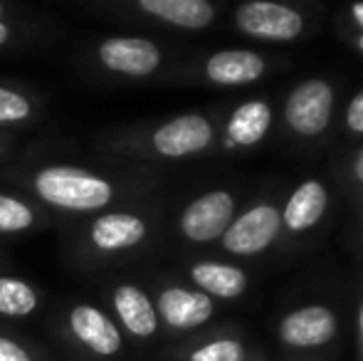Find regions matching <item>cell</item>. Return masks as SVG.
Wrapping results in <instances>:
<instances>
[{
  "label": "cell",
  "mask_w": 363,
  "mask_h": 361,
  "mask_svg": "<svg viewBox=\"0 0 363 361\" xmlns=\"http://www.w3.org/2000/svg\"><path fill=\"white\" fill-rule=\"evenodd\" d=\"M334 109V89L324 79H306L294 87L284 104V119L289 129L301 136H316L329 126Z\"/></svg>",
  "instance_id": "3957f363"
},
{
  "label": "cell",
  "mask_w": 363,
  "mask_h": 361,
  "mask_svg": "<svg viewBox=\"0 0 363 361\" xmlns=\"http://www.w3.org/2000/svg\"><path fill=\"white\" fill-rule=\"evenodd\" d=\"M69 324H72V332L77 334L79 342H84L91 352L101 354V357H109V354H116L121 347V334L99 309L94 307H77L69 317Z\"/></svg>",
  "instance_id": "7c38bea8"
},
{
  "label": "cell",
  "mask_w": 363,
  "mask_h": 361,
  "mask_svg": "<svg viewBox=\"0 0 363 361\" xmlns=\"http://www.w3.org/2000/svg\"><path fill=\"white\" fill-rule=\"evenodd\" d=\"M5 40H8V28H5V23L0 20V45H3Z\"/></svg>",
  "instance_id": "4316f807"
},
{
  "label": "cell",
  "mask_w": 363,
  "mask_h": 361,
  "mask_svg": "<svg viewBox=\"0 0 363 361\" xmlns=\"http://www.w3.org/2000/svg\"><path fill=\"white\" fill-rule=\"evenodd\" d=\"M242 344L235 339H218L206 347L196 349L191 354V361H242Z\"/></svg>",
  "instance_id": "ffe728a7"
},
{
  "label": "cell",
  "mask_w": 363,
  "mask_h": 361,
  "mask_svg": "<svg viewBox=\"0 0 363 361\" xmlns=\"http://www.w3.org/2000/svg\"><path fill=\"white\" fill-rule=\"evenodd\" d=\"M235 198L228 191H211L206 196L196 198L183 211L181 228L186 238L196 243H211L225 235V231L233 223Z\"/></svg>",
  "instance_id": "5b68a950"
},
{
  "label": "cell",
  "mask_w": 363,
  "mask_h": 361,
  "mask_svg": "<svg viewBox=\"0 0 363 361\" xmlns=\"http://www.w3.org/2000/svg\"><path fill=\"white\" fill-rule=\"evenodd\" d=\"M334 334L336 314L329 307H321V304H309V307L294 309V312H289L279 322L282 342L296 349L321 347V344L331 342Z\"/></svg>",
  "instance_id": "52a82bcc"
},
{
  "label": "cell",
  "mask_w": 363,
  "mask_h": 361,
  "mask_svg": "<svg viewBox=\"0 0 363 361\" xmlns=\"http://www.w3.org/2000/svg\"><path fill=\"white\" fill-rule=\"evenodd\" d=\"M213 141V126L201 114H183L178 119L163 124L153 134V146L161 156L168 159H181L188 154L208 149Z\"/></svg>",
  "instance_id": "8992f818"
},
{
  "label": "cell",
  "mask_w": 363,
  "mask_h": 361,
  "mask_svg": "<svg viewBox=\"0 0 363 361\" xmlns=\"http://www.w3.org/2000/svg\"><path fill=\"white\" fill-rule=\"evenodd\" d=\"M354 174H356V179L363 183V149L359 151V156H356V161H354Z\"/></svg>",
  "instance_id": "cb8c5ba5"
},
{
  "label": "cell",
  "mask_w": 363,
  "mask_h": 361,
  "mask_svg": "<svg viewBox=\"0 0 363 361\" xmlns=\"http://www.w3.org/2000/svg\"><path fill=\"white\" fill-rule=\"evenodd\" d=\"M326 206H329V193L321 181H304L289 196L287 208L282 213V223L291 233H301L314 228L321 221Z\"/></svg>",
  "instance_id": "8fae6325"
},
{
  "label": "cell",
  "mask_w": 363,
  "mask_h": 361,
  "mask_svg": "<svg viewBox=\"0 0 363 361\" xmlns=\"http://www.w3.org/2000/svg\"><path fill=\"white\" fill-rule=\"evenodd\" d=\"M161 317L176 329H193L213 317V299L203 292L171 287L158 297Z\"/></svg>",
  "instance_id": "9c48e42d"
},
{
  "label": "cell",
  "mask_w": 363,
  "mask_h": 361,
  "mask_svg": "<svg viewBox=\"0 0 363 361\" xmlns=\"http://www.w3.org/2000/svg\"><path fill=\"white\" fill-rule=\"evenodd\" d=\"M146 235V226L141 218L129 216V213H111L94 223L91 228V240L101 250H121L141 243Z\"/></svg>",
  "instance_id": "5bb4252c"
},
{
  "label": "cell",
  "mask_w": 363,
  "mask_h": 361,
  "mask_svg": "<svg viewBox=\"0 0 363 361\" xmlns=\"http://www.w3.org/2000/svg\"><path fill=\"white\" fill-rule=\"evenodd\" d=\"M33 226V211L23 201L0 196V233L25 231Z\"/></svg>",
  "instance_id": "d6986e66"
},
{
  "label": "cell",
  "mask_w": 363,
  "mask_h": 361,
  "mask_svg": "<svg viewBox=\"0 0 363 361\" xmlns=\"http://www.w3.org/2000/svg\"><path fill=\"white\" fill-rule=\"evenodd\" d=\"M359 48L363 50V33H361V38H359Z\"/></svg>",
  "instance_id": "83f0119b"
},
{
  "label": "cell",
  "mask_w": 363,
  "mask_h": 361,
  "mask_svg": "<svg viewBox=\"0 0 363 361\" xmlns=\"http://www.w3.org/2000/svg\"><path fill=\"white\" fill-rule=\"evenodd\" d=\"M346 126L356 134H363V91L351 99L349 109H346Z\"/></svg>",
  "instance_id": "7402d4cb"
},
{
  "label": "cell",
  "mask_w": 363,
  "mask_h": 361,
  "mask_svg": "<svg viewBox=\"0 0 363 361\" xmlns=\"http://www.w3.org/2000/svg\"><path fill=\"white\" fill-rule=\"evenodd\" d=\"M269 124H272V109L264 101L255 99L242 104L240 109H235L233 119L228 124V136L230 141H235L240 146H252L257 141H262Z\"/></svg>",
  "instance_id": "e0dca14e"
},
{
  "label": "cell",
  "mask_w": 363,
  "mask_h": 361,
  "mask_svg": "<svg viewBox=\"0 0 363 361\" xmlns=\"http://www.w3.org/2000/svg\"><path fill=\"white\" fill-rule=\"evenodd\" d=\"M40 198L69 211H94L111 201V186L104 179L72 166H52L35 179Z\"/></svg>",
  "instance_id": "6da1fadb"
},
{
  "label": "cell",
  "mask_w": 363,
  "mask_h": 361,
  "mask_svg": "<svg viewBox=\"0 0 363 361\" xmlns=\"http://www.w3.org/2000/svg\"><path fill=\"white\" fill-rule=\"evenodd\" d=\"M191 277L198 282L203 294H213L220 299H235L247 289V274L235 265L201 262L191 270Z\"/></svg>",
  "instance_id": "2e32d148"
},
{
  "label": "cell",
  "mask_w": 363,
  "mask_h": 361,
  "mask_svg": "<svg viewBox=\"0 0 363 361\" xmlns=\"http://www.w3.org/2000/svg\"><path fill=\"white\" fill-rule=\"evenodd\" d=\"M279 228H282V213L269 203H259L230 223L223 235V245L235 255H257L272 245L274 238L279 235Z\"/></svg>",
  "instance_id": "277c9868"
},
{
  "label": "cell",
  "mask_w": 363,
  "mask_h": 361,
  "mask_svg": "<svg viewBox=\"0 0 363 361\" xmlns=\"http://www.w3.org/2000/svg\"><path fill=\"white\" fill-rule=\"evenodd\" d=\"M141 10L188 30L208 28L216 18V8L206 0H141Z\"/></svg>",
  "instance_id": "4fadbf2b"
},
{
  "label": "cell",
  "mask_w": 363,
  "mask_h": 361,
  "mask_svg": "<svg viewBox=\"0 0 363 361\" xmlns=\"http://www.w3.org/2000/svg\"><path fill=\"white\" fill-rule=\"evenodd\" d=\"M359 344H361V359H363V304L359 312Z\"/></svg>",
  "instance_id": "484cf974"
},
{
  "label": "cell",
  "mask_w": 363,
  "mask_h": 361,
  "mask_svg": "<svg viewBox=\"0 0 363 361\" xmlns=\"http://www.w3.org/2000/svg\"><path fill=\"white\" fill-rule=\"evenodd\" d=\"M38 307V297L23 279L0 277V314L5 317H25Z\"/></svg>",
  "instance_id": "ac0fdd59"
},
{
  "label": "cell",
  "mask_w": 363,
  "mask_h": 361,
  "mask_svg": "<svg viewBox=\"0 0 363 361\" xmlns=\"http://www.w3.org/2000/svg\"><path fill=\"white\" fill-rule=\"evenodd\" d=\"M0 361H33V359L25 354L23 347H18V344L10 342V339L0 337Z\"/></svg>",
  "instance_id": "603a6c76"
},
{
  "label": "cell",
  "mask_w": 363,
  "mask_h": 361,
  "mask_svg": "<svg viewBox=\"0 0 363 361\" xmlns=\"http://www.w3.org/2000/svg\"><path fill=\"white\" fill-rule=\"evenodd\" d=\"M235 23L245 35L264 43H291L304 30V18L294 8L269 0H252L240 5Z\"/></svg>",
  "instance_id": "7a4b0ae2"
},
{
  "label": "cell",
  "mask_w": 363,
  "mask_h": 361,
  "mask_svg": "<svg viewBox=\"0 0 363 361\" xmlns=\"http://www.w3.org/2000/svg\"><path fill=\"white\" fill-rule=\"evenodd\" d=\"M99 60L114 72L144 77L161 62V52L151 40L144 38H111L99 48Z\"/></svg>",
  "instance_id": "ba28073f"
},
{
  "label": "cell",
  "mask_w": 363,
  "mask_h": 361,
  "mask_svg": "<svg viewBox=\"0 0 363 361\" xmlns=\"http://www.w3.org/2000/svg\"><path fill=\"white\" fill-rule=\"evenodd\" d=\"M264 72L262 55L250 50H225L216 52L206 65V74L216 84H250Z\"/></svg>",
  "instance_id": "30bf717a"
},
{
  "label": "cell",
  "mask_w": 363,
  "mask_h": 361,
  "mask_svg": "<svg viewBox=\"0 0 363 361\" xmlns=\"http://www.w3.org/2000/svg\"><path fill=\"white\" fill-rule=\"evenodd\" d=\"M351 15H354V23H356V25H361V28H363V3L354 5V8H351Z\"/></svg>",
  "instance_id": "d4e9b609"
},
{
  "label": "cell",
  "mask_w": 363,
  "mask_h": 361,
  "mask_svg": "<svg viewBox=\"0 0 363 361\" xmlns=\"http://www.w3.org/2000/svg\"><path fill=\"white\" fill-rule=\"evenodd\" d=\"M114 307L119 312L124 327L136 337H151L158 327V317L153 304L139 287L124 284L114 292Z\"/></svg>",
  "instance_id": "9a60e30c"
},
{
  "label": "cell",
  "mask_w": 363,
  "mask_h": 361,
  "mask_svg": "<svg viewBox=\"0 0 363 361\" xmlns=\"http://www.w3.org/2000/svg\"><path fill=\"white\" fill-rule=\"evenodd\" d=\"M30 114V104L23 94L0 87V121H18Z\"/></svg>",
  "instance_id": "44dd1931"
},
{
  "label": "cell",
  "mask_w": 363,
  "mask_h": 361,
  "mask_svg": "<svg viewBox=\"0 0 363 361\" xmlns=\"http://www.w3.org/2000/svg\"><path fill=\"white\" fill-rule=\"evenodd\" d=\"M0 15H3V5H0Z\"/></svg>",
  "instance_id": "f1b7e54d"
}]
</instances>
